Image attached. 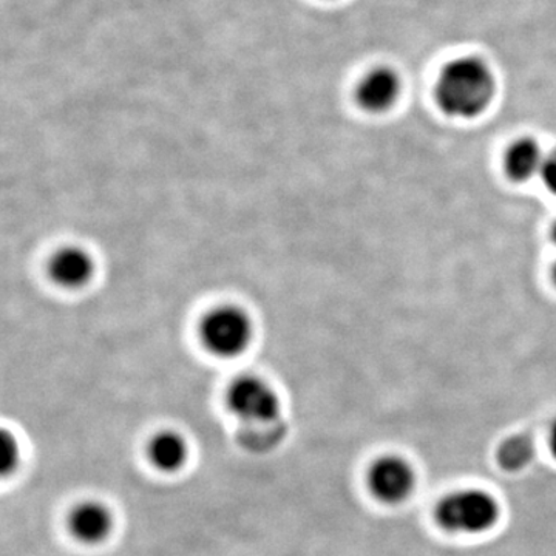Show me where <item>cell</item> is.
Returning a JSON list of instances; mask_svg holds the SVG:
<instances>
[{
	"instance_id": "1",
	"label": "cell",
	"mask_w": 556,
	"mask_h": 556,
	"mask_svg": "<svg viewBox=\"0 0 556 556\" xmlns=\"http://www.w3.org/2000/svg\"><path fill=\"white\" fill-rule=\"evenodd\" d=\"M496 78L489 62L479 56H459L448 61L434 84L439 109L452 118L473 119L493 102Z\"/></svg>"
},
{
	"instance_id": "2",
	"label": "cell",
	"mask_w": 556,
	"mask_h": 556,
	"mask_svg": "<svg viewBox=\"0 0 556 556\" xmlns=\"http://www.w3.org/2000/svg\"><path fill=\"white\" fill-rule=\"evenodd\" d=\"M501 506L492 493L481 489H463L439 501L434 519L444 532L452 535H484L495 529Z\"/></svg>"
},
{
	"instance_id": "3",
	"label": "cell",
	"mask_w": 556,
	"mask_h": 556,
	"mask_svg": "<svg viewBox=\"0 0 556 556\" xmlns=\"http://www.w3.org/2000/svg\"><path fill=\"white\" fill-rule=\"evenodd\" d=\"M201 340L218 357H237L248 350L254 338L251 317L237 306H219L204 317Z\"/></svg>"
},
{
	"instance_id": "4",
	"label": "cell",
	"mask_w": 556,
	"mask_h": 556,
	"mask_svg": "<svg viewBox=\"0 0 556 556\" xmlns=\"http://www.w3.org/2000/svg\"><path fill=\"white\" fill-rule=\"evenodd\" d=\"M228 407L243 422L251 426H270L281 415L277 391L257 376L237 379L228 391Z\"/></svg>"
},
{
	"instance_id": "5",
	"label": "cell",
	"mask_w": 556,
	"mask_h": 556,
	"mask_svg": "<svg viewBox=\"0 0 556 556\" xmlns=\"http://www.w3.org/2000/svg\"><path fill=\"white\" fill-rule=\"evenodd\" d=\"M416 471L402 456H380L368 468L369 493L386 506H399L413 495L416 489Z\"/></svg>"
},
{
	"instance_id": "6",
	"label": "cell",
	"mask_w": 556,
	"mask_h": 556,
	"mask_svg": "<svg viewBox=\"0 0 556 556\" xmlns=\"http://www.w3.org/2000/svg\"><path fill=\"white\" fill-rule=\"evenodd\" d=\"M402 83L393 68L375 67L365 73L356 87L358 108L368 113H386L393 108L401 94Z\"/></svg>"
},
{
	"instance_id": "7",
	"label": "cell",
	"mask_w": 556,
	"mask_h": 556,
	"mask_svg": "<svg viewBox=\"0 0 556 556\" xmlns=\"http://www.w3.org/2000/svg\"><path fill=\"white\" fill-rule=\"evenodd\" d=\"M67 522L73 538L86 546H98L112 535V511L100 501H83L70 511Z\"/></svg>"
},
{
	"instance_id": "8",
	"label": "cell",
	"mask_w": 556,
	"mask_h": 556,
	"mask_svg": "<svg viewBox=\"0 0 556 556\" xmlns=\"http://www.w3.org/2000/svg\"><path fill=\"white\" fill-rule=\"evenodd\" d=\"M93 257L84 249L70 247L61 249L50 262V277L62 288L87 287L94 277Z\"/></svg>"
},
{
	"instance_id": "9",
	"label": "cell",
	"mask_w": 556,
	"mask_h": 556,
	"mask_svg": "<svg viewBox=\"0 0 556 556\" xmlns=\"http://www.w3.org/2000/svg\"><path fill=\"white\" fill-rule=\"evenodd\" d=\"M189 445L177 431H161L149 445V459L164 473H177L188 463Z\"/></svg>"
},
{
	"instance_id": "10",
	"label": "cell",
	"mask_w": 556,
	"mask_h": 556,
	"mask_svg": "<svg viewBox=\"0 0 556 556\" xmlns=\"http://www.w3.org/2000/svg\"><path fill=\"white\" fill-rule=\"evenodd\" d=\"M544 159L540 146L533 139H519L506 155V170L508 177L515 181H527L536 174H540L543 167Z\"/></svg>"
},
{
	"instance_id": "11",
	"label": "cell",
	"mask_w": 556,
	"mask_h": 556,
	"mask_svg": "<svg viewBox=\"0 0 556 556\" xmlns=\"http://www.w3.org/2000/svg\"><path fill=\"white\" fill-rule=\"evenodd\" d=\"M536 447L532 439L527 437H511L497 448V464L510 473L526 470L535 460Z\"/></svg>"
},
{
	"instance_id": "12",
	"label": "cell",
	"mask_w": 556,
	"mask_h": 556,
	"mask_svg": "<svg viewBox=\"0 0 556 556\" xmlns=\"http://www.w3.org/2000/svg\"><path fill=\"white\" fill-rule=\"evenodd\" d=\"M21 464V444L16 434L10 430L0 433V473L3 478L10 477Z\"/></svg>"
},
{
	"instance_id": "13",
	"label": "cell",
	"mask_w": 556,
	"mask_h": 556,
	"mask_svg": "<svg viewBox=\"0 0 556 556\" xmlns=\"http://www.w3.org/2000/svg\"><path fill=\"white\" fill-rule=\"evenodd\" d=\"M544 186L556 195V152H552L544 159L543 167L540 172Z\"/></svg>"
},
{
	"instance_id": "14",
	"label": "cell",
	"mask_w": 556,
	"mask_h": 556,
	"mask_svg": "<svg viewBox=\"0 0 556 556\" xmlns=\"http://www.w3.org/2000/svg\"><path fill=\"white\" fill-rule=\"evenodd\" d=\"M548 448H551L552 456L556 459V422L551 430V437H548Z\"/></svg>"
},
{
	"instance_id": "15",
	"label": "cell",
	"mask_w": 556,
	"mask_h": 556,
	"mask_svg": "<svg viewBox=\"0 0 556 556\" xmlns=\"http://www.w3.org/2000/svg\"><path fill=\"white\" fill-rule=\"evenodd\" d=\"M552 236H554V240L556 241V223H555L554 232H552Z\"/></svg>"
},
{
	"instance_id": "16",
	"label": "cell",
	"mask_w": 556,
	"mask_h": 556,
	"mask_svg": "<svg viewBox=\"0 0 556 556\" xmlns=\"http://www.w3.org/2000/svg\"><path fill=\"white\" fill-rule=\"evenodd\" d=\"M555 280H556V268H555Z\"/></svg>"
}]
</instances>
